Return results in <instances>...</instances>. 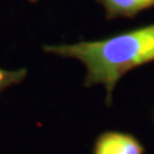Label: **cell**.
Returning <instances> with one entry per match:
<instances>
[{
    "mask_svg": "<svg viewBox=\"0 0 154 154\" xmlns=\"http://www.w3.org/2000/svg\"><path fill=\"white\" fill-rule=\"evenodd\" d=\"M42 48L49 54L79 60L87 70L85 86L103 85L106 104L111 105L114 87L127 72L154 61V23L100 40Z\"/></svg>",
    "mask_w": 154,
    "mask_h": 154,
    "instance_id": "cell-1",
    "label": "cell"
},
{
    "mask_svg": "<svg viewBox=\"0 0 154 154\" xmlns=\"http://www.w3.org/2000/svg\"><path fill=\"white\" fill-rule=\"evenodd\" d=\"M93 154H144V147L130 134L105 131L96 138Z\"/></svg>",
    "mask_w": 154,
    "mask_h": 154,
    "instance_id": "cell-2",
    "label": "cell"
},
{
    "mask_svg": "<svg viewBox=\"0 0 154 154\" xmlns=\"http://www.w3.org/2000/svg\"><path fill=\"white\" fill-rule=\"evenodd\" d=\"M104 8L106 20L134 18L138 13L154 7V0H96Z\"/></svg>",
    "mask_w": 154,
    "mask_h": 154,
    "instance_id": "cell-3",
    "label": "cell"
},
{
    "mask_svg": "<svg viewBox=\"0 0 154 154\" xmlns=\"http://www.w3.org/2000/svg\"><path fill=\"white\" fill-rule=\"evenodd\" d=\"M26 69H20V70H5L0 67V94L6 88L11 87L13 85H18L26 77Z\"/></svg>",
    "mask_w": 154,
    "mask_h": 154,
    "instance_id": "cell-4",
    "label": "cell"
},
{
    "mask_svg": "<svg viewBox=\"0 0 154 154\" xmlns=\"http://www.w3.org/2000/svg\"><path fill=\"white\" fill-rule=\"evenodd\" d=\"M30 2H35V1H38V0H29Z\"/></svg>",
    "mask_w": 154,
    "mask_h": 154,
    "instance_id": "cell-5",
    "label": "cell"
}]
</instances>
